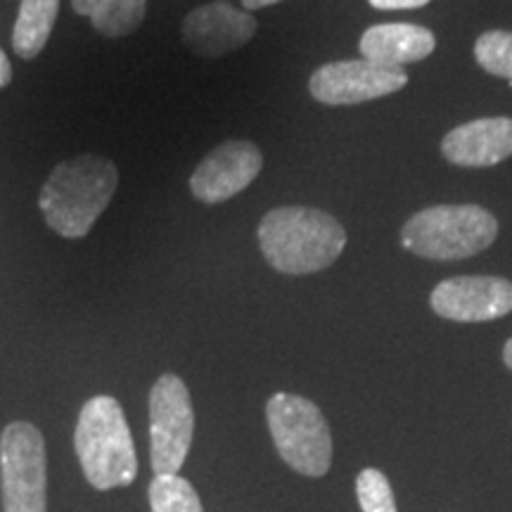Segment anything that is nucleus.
<instances>
[{
  "instance_id": "obj_5",
  "label": "nucleus",
  "mask_w": 512,
  "mask_h": 512,
  "mask_svg": "<svg viewBox=\"0 0 512 512\" xmlns=\"http://www.w3.org/2000/svg\"><path fill=\"white\" fill-rule=\"evenodd\" d=\"M266 420L280 458L294 472L304 477L328 475L332 437L316 403L297 394H273L266 403Z\"/></svg>"
},
{
  "instance_id": "obj_19",
  "label": "nucleus",
  "mask_w": 512,
  "mask_h": 512,
  "mask_svg": "<svg viewBox=\"0 0 512 512\" xmlns=\"http://www.w3.org/2000/svg\"><path fill=\"white\" fill-rule=\"evenodd\" d=\"M370 5H373L375 10H418V8H425L430 0H368Z\"/></svg>"
},
{
  "instance_id": "obj_22",
  "label": "nucleus",
  "mask_w": 512,
  "mask_h": 512,
  "mask_svg": "<svg viewBox=\"0 0 512 512\" xmlns=\"http://www.w3.org/2000/svg\"><path fill=\"white\" fill-rule=\"evenodd\" d=\"M503 361L505 366H508L512 370V337L505 342V349H503Z\"/></svg>"
},
{
  "instance_id": "obj_15",
  "label": "nucleus",
  "mask_w": 512,
  "mask_h": 512,
  "mask_svg": "<svg viewBox=\"0 0 512 512\" xmlns=\"http://www.w3.org/2000/svg\"><path fill=\"white\" fill-rule=\"evenodd\" d=\"M60 0H22L12 31V48L24 60H34L46 48L55 27Z\"/></svg>"
},
{
  "instance_id": "obj_4",
  "label": "nucleus",
  "mask_w": 512,
  "mask_h": 512,
  "mask_svg": "<svg viewBox=\"0 0 512 512\" xmlns=\"http://www.w3.org/2000/svg\"><path fill=\"white\" fill-rule=\"evenodd\" d=\"M498 221L477 204H437L406 221L401 242L408 252L434 261L470 259L494 245Z\"/></svg>"
},
{
  "instance_id": "obj_16",
  "label": "nucleus",
  "mask_w": 512,
  "mask_h": 512,
  "mask_svg": "<svg viewBox=\"0 0 512 512\" xmlns=\"http://www.w3.org/2000/svg\"><path fill=\"white\" fill-rule=\"evenodd\" d=\"M147 496L152 512H204L195 486L181 475H155Z\"/></svg>"
},
{
  "instance_id": "obj_14",
  "label": "nucleus",
  "mask_w": 512,
  "mask_h": 512,
  "mask_svg": "<svg viewBox=\"0 0 512 512\" xmlns=\"http://www.w3.org/2000/svg\"><path fill=\"white\" fill-rule=\"evenodd\" d=\"M72 8L76 15L91 19L102 36L124 38L143 24L147 0H72Z\"/></svg>"
},
{
  "instance_id": "obj_21",
  "label": "nucleus",
  "mask_w": 512,
  "mask_h": 512,
  "mask_svg": "<svg viewBox=\"0 0 512 512\" xmlns=\"http://www.w3.org/2000/svg\"><path fill=\"white\" fill-rule=\"evenodd\" d=\"M280 3V0H242V5H245V10H259V8H268V5H275Z\"/></svg>"
},
{
  "instance_id": "obj_6",
  "label": "nucleus",
  "mask_w": 512,
  "mask_h": 512,
  "mask_svg": "<svg viewBox=\"0 0 512 512\" xmlns=\"http://www.w3.org/2000/svg\"><path fill=\"white\" fill-rule=\"evenodd\" d=\"M3 512H48L46 439L31 422H10L0 437Z\"/></svg>"
},
{
  "instance_id": "obj_10",
  "label": "nucleus",
  "mask_w": 512,
  "mask_h": 512,
  "mask_svg": "<svg viewBox=\"0 0 512 512\" xmlns=\"http://www.w3.org/2000/svg\"><path fill=\"white\" fill-rule=\"evenodd\" d=\"M264 169V155L249 140H228L202 159L190 176V190L204 204H221L252 185Z\"/></svg>"
},
{
  "instance_id": "obj_20",
  "label": "nucleus",
  "mask_w": 512,
  "mask_h": 512,
  "mask_svg": "<svg viewBox=\"0 0 512 512\" xmlns=\"http://www.w3.org/2000/svg\"><path fill=\"white\" fill-rule=\"evenodd\" d=\"M12 81V64L8 60V55L0 50V88H5Z\"/></svg>"
},
{
  "instance_id": "obj_17",
  "label": "nucleus",
  "mask_w": 512,
  "mask_h": 512,
  "mask_svg": "<svg viewBox=\"0 0 512 512\" xmlns=\"http://www.w3.org/2000/svg\"><path fill=\"white\" fill-rule=\"evenodd\" d=\"M475 60L484 72L512 83V31H486L475 43Z\"/></svg>"
},
{
  "instance_id": "obj_7",
  "label": "nucleus",
  "mask_w": 512,
  "mask_h": 512,
  "mask_svg": "<svg viewBox=\"0 0 512 512\" xmlns=\"http://www.w3.org/2000/svg\"><path fill=\"white\" fill-rule=\"evenodd\" d=\"M195 432V411L185 382L174 373L159 377L150 392V458L157 475H178Z\"/></svg>"
},
{
  "instance_id": "obj_12",
  "label": "nucleus",
  "mask_w": 512,
  "mask_h": 512,
  "mask_svg": "<svg viewBox=\"0 0 512 512\" xmlns=\"http://www.w3.org/2000/svg\"><path fill=\"white\" fill-rule=\"evenodd\" d=\"M441 155L458 166H494L512 157V119L467 121L446 133Z\"/></svg>"
},
{
  "instance_id": "obj_11",
  "label": "nucleus",
  "mask_w": 512,
  "mask_h": 512,
  "mask_svg": "<svg viewBox=\"0 0 512 512\" xmlns=\"http://www.w3.org/2000/svg\"><path fill=\"white\" fill-rule=\"evenodd\" d=\"M256 34L252 12L238 10L226 0L202 5L183 19L181 36L192 53L200 57H223L249 43Z\"/></svg>"
},
{
  "instance_id": "obj_3",
  "label": "nucleus",
  "mask_w": 512,
  "mask_h": 512,
  "mask_svg": "<svg viewBox=\"0 0 512 512\" xmlns=\"http://www.w3.org/2000/svg\"><path fill=\"white\" fill-rule=\"evenodd\" d=\"M74 448L88 484L98 491L131 486L138 477V456L121 403L100 394L83 403Z\"/></svg>"
},
{
  "instance_id": "obj_9",
  "label": "nucleus",
  "mask_w": 512,
  "mask_h": 512,
  "mask_svg": "<svg viewBox=\"0 0 512 512\" xmlns=\"http://www.w3.org/2000/svg\"><path fill=\"white\" fill-rule=\"evenodd\" d=\"M430 304L437 316L458 323H484L512 311V283L496 275H458L434 287Z\"/></svg>"
},
{
  "instance_id": "obj_8",
  "label": "nucleus",
  "mask_w": 512,
  "mask_h": 512,
  "mask_svg": "<svg viewBox=\"0 0 512 512\" xmlns=\"http://www.w3.org/2000/svg\"><path fill=\"white\" fill-rule=\"evenodd\" d=\"M408 76L401 69H389L368 60L330 62L316 69L309 81L313 98L330 107L361 105L401 91Z\"/></svg>"
},
{
  "instance_id": "obj_2",
  "label": "nucleus",
  "mask_w": 512,
  "mask_h": 512,
  "mask_svg": "<svg viewBox=\"0 0 512 512\" xmlns=\"http://www.w3.org/2000/svg\"><path fill=\"white\" fill-rule=\"evenodd\" d=\"M259 247L275 271L309 275L335 264L347 247V230L328 211L280 207L261 219Z\"/></svg>"
},
{
  "instance_id": "obj_13",
  "label": "nucleus",
  "mask_w": 512,
  "mask_h": 512,
  "mask_svg": "<svg viewBox=\"0 0 512 512\" xmlns=\"http://www.w3.org/2000/svg\"><path fill=\"white\" fill-rule=\"evenodd\" d=\"M363 60L382 64L389 69H401L403 64L420 62L437 48V38L430 29L418 24H375L361 36Z\"/></svg>"
},
{
  "instance_id": "obj_18",
  "label": "nucleus",
  "mask_w": 512,
  "mask_h": 512,
  "mask_svg": "<svg viewBox=\"0 0 512 512\" xmlns=\"http://www.w3.org/2000/svg\"><path fill=\"white\" fill-rule=\"evenodd\" d=\"M356 496L363 512H396L392 484L375 467H368L356 477Z\"/></svg>"
},
{
  "instance_id": "obj_1",
  "label": "nucleus",
  "mask_w": 512,
  "mask_h": 512,
  "mask_svg": "<svg viewBox=\"0 0 512 512\" xmlns=\"http://www.w3.org/2000/svg\"><path fill=\"white\" fill-rule=\"evenodd\" d=\"M119 171L112 159L81 155L57 164L38 195V209L57 235L86 238L117 192Z\"/></svg>"
}]
</instances>
